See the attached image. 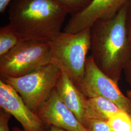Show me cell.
<instances>
[{
	"label": "cell",
	"instance_id": "6da1fadb",
	"mask_svg": "<svg viewBox=\"0 0 131 131\" xmlns=\"http://www.w3.org/2000/svg\"><path fill=\"white\" fill-rule=\"evenodd\" d=\"M129 1L114 17L99 20L91 28V56L99 68L117 83L130 56L127 27Z\"/></svg>",
	"mask_w": 131,
	"mask_h": 131
},
{
	"label": "cell",
	"instance_id": "7a4b0ae2",
	"mask_svg": "<svg viewBox=\"0 0 131 131\" xmlns=\"http://www.w3.org/2000/svg\"><path fill=\"white\" fill-rule=\"evenodd\" d=\"M8 7V24L23 41L50 42L69 14L54 0H12Z\"/></svg>",
	"mask_w": 131,
	"mask_h": 131
},
{
	"label": "cell",
	"instance_id": "3957f363",
	"mask_svg": "<svg viewBox=\"0 0 131 131\" xmlns=\"http://www.w3.org/2000/svg\"><path fill=\"white\" fill-rule=\"evenodd\" d=\"M50 63L65 73L76 85L83 78L91 45V28L78 33L61 32L51 40Z\"/></svg>",
	"mask_w": 131,
	"mask_h": 131
},
{
	"label": "cell",
	"instance_id": "277c9868",
	"mask_svg": "<svg viewBox=\"0 0 131 131\" xmlns=\"http://www.w3.org/2000/svg\"><path fill=\"white\" fill-rule=\"evenodd\" d=\"M50 64L49 42L25 40L0 57L1 79L27 75Z\"/></svg>",
	"mask_w": 131,
	"mask_h": 131
},
{
	"label": "cell",
	"instance_id": "5b68a950",
	"mask_svg": "<svg viewBox=\"0 0 131 131\" xmlns=\"http://www.w3.org/2000/svg\"><path fill=\"white\" fill-rule=\"evenodd\" d=\"M61 72L50 63L23 76L1 80L14 89L28 107L36 113L56 88Z\"/></svg>",
	"mask_w": 131,
	"mask_h": 131
},
{
	"label": "cell",
	"instance_id": "8992f818",
	"mask_svg": "<svg viewBox=\"0 0 131 131\" xmlns=\"http://www.w3.org/2000/svg\"><path fill=\"white\" fill-rule=\"evenodd\" d=\"M76 85L87 98L107 99L131 115V100L122 93L117 83L99 68L91 55L86 61L84 77Z\"/></svg>",
	"mask_w": 131,
	"mask_h": 131
},
{
	"label": "cell",
	"instance_id": "52a82bcc",
	"mask_svg": "<svg viewBox=\"0 0 131 131\" xmlns=\"http://www.w3.org/2000/svg\"><path fill=\"white\" fill-rule=\"evenodd\" d=\"M129 0H91L78 13L72 16L66 25L65 33H78L91 28L101 19H111Z\"/></svg>",
	"mask_w": 131,
	"mask_h": 131
},
{
	"label": "cell",
	"instance_id": "ba28073f",
	"mask_svg": "<svg viewBox=\"0 0 131 131\" xmlns=\"http://www.w3.org/2000/svg\"><path fill=\"white\" fill-rule=\"evenodd\" d=\"M1 108L13 116L23 127L24 131H49L48 125L24 103L11 86L0 80Z\"/></svg>",
	"mask_w": 131,
	"mask_h": 131
},
{
	"label": "cell",
	"instance_id": "9c48e42d",
	"mask_svg": "<svg viewBox=\"0 0 131 131\" xmlns=\"http://www.w3.org/2000/svg\"><path fill=\"white\" fill-rule=\"evenodd\" d=\"M36 113L49 126L58 127L68 131H88L62 102L56 88Z\"/></svg>",
	"mask_w": 131,
	"mask_h": 131
},
{
	"label": "cell",
	"instance_id": "30bf717a",
	"mask_svg": "<svg viewBox=\"0 0 131 131\" xmlns=\"http://www.w3.org/2000/svg\"><path fill=\"white\" fill-rule=\"evenodd\" d=\"M56 89L62 102L86 128L90 119L86 113L88 98L64 72H61Z\"/></svg>",
	"mask_w": 131,
	"mask_h": 131
},
{
	"label": "cell",
	"instance_id": "8fae6325",
	"mask_svg": "<svg viewBox=\"0 0 131 131\" xmlns=\"http://www.w3.org/2000/svg\"><path fill=\"white\" fill-rule=\"evenodd\" d=\"M121 110L111 101L102 97L88 99L86 113L90 119L107 122L109 118Z\"/></svg>",
	"mask_w": 131,
	"mask_h": 131
},
{
	"label": "cell",
	"instance_id": "7c38bea8",
	"mask_svg": "<svg viewBox=\"0 0 131 131\" xmlns=\"http://www.w3.org/2000/svg\"><path fill=\"white\" fill-rule=\"evenodd\" d=\"M23 41L19 35L7 24L0 28V57Z\"/></svg>",
	"mask_w": 131,
	"mask_h": 131
},
{
	"label": "cell",
	"instance_id": "4fadbf2b",
	"mask_svg": "<svg viewBox=\"0 0 131 131\" xmlns=\"http://www.w3.org/2000/svg\"><path fill=\"white\" fill-rule=\"evenodd\" d=\"M107 122L113 131H131V115L122 110L110 117Z\"/></svg>",
	"mask_w": 131,
	"mask_h": 131
},
{
	"label": "cell",
	"instance_id": "5bb4252c",
	"mask_svg": "<svg viewBox=\"0 0 131 131\" xmlns=\"http://www.w3.org/2000/svg\"><path fill=\"white\" fill-rule=\"evenodd\" d=\"M64 7L72 16L78 13L89 4L91 0H54Z\"/></svg>",
	"mask_w": 131,
	"mask_h": 131
},
{
	"label": "cell",
	"instance_id": "9a60e30c",
	"mask_svg": "<svg viewBox=\"0 0 131 131\" xmlns=\"http://www.w3.org/2000/svg\"><path fill=\"white\" fill-rule=\"evenodd\" d=\"M127 27L130 44V56L128 65L124 69V72L127 81L131 85V0H130L128 3V10L127 18Z\"/></svg>",
	"mask_w": 131,
	"mask_h": 131
},
{
	"label": "cell",
	"instance_id": "2e32d148",
	"mask_svg": "<svg viewBox=\"0 0 131 131\" xmlns=\"http://www.w3.org/2000/svg\"><path fill=\"white\" fill-rule=\"evenodd\" d=\"M85 128L88 131H113L107 122L96 119H90Z\"/></svg>",
	"mask_w": 131,
	"mask_h": 131
},
{
	"label": "cell",
	"instance_id": "e0dca14e",
	"mask_svg": "<svg viewBox=\"0 0 131 131\" xmlns=\"http://www.w3.org/2000/svg\"><path fill=\"white\" fill-rule=\"evenodd\" d=\"M11 115L1 108L0 110V131H10L8 123Z\"/></svg>",
	"mask_w": 131,
	"mask_h": 131
},
{
	"label": "cell",
	"instance_id": "ac0fdd59",
	"mask_svg": "<svg viewBox=\"0 0 131 131\" xmlns=\"http://www.w3.org/2000/svg\"><path fill=\"white\" fill-rule=\"evenodd\" d=\"M12 0H0V13H3Z\"/></svg>",
	"mask_w": 131,
	"mask_h": 131
},
{
	"label": "cell",
	"instance_id": "d6986e66",
	"mask_svg": "<svg viewBox=\"0 0 131 131\" xmlns=\"http://www.w3.org/2000/svg\"><path fill=\"white\" fill-rule=\"evenodd\" d=\"M20 131H24L20 129ZM49 131H68L65 129H63L61 128L58 127L54 126H50Z\"/></svg>",
	"mask_w": 131,
	"mask_h": 131
},
{
	"label": "cell",
	"instance_id": "ffe728a7",
	"mask_svg": "<svg viewBox=\"0 0 131 131\" xmlns=\"http://www.w3.org/2000/svg\"><path fill=\"white\" fill-rule=\"evenodd\" d=\"M127 97L131 100V89L127 91Z\"/></svg>",
	"mask_w": 131,
	"mask_h": 131
},
{
	"label": "cell",
	"instance_id": "44dd1931",
	"mask_svg": "<svg viewBox=\"0 0 131 131\" xmlns=\"http://www.w3.org/2000/svg\"><path fill=\"white\" fill-rule=\"evenodd\" d=\"M12 131H20V129L18 127H14L13 128Z\"/></svg>",
	"mask_w": 131,
	"mask_h": 131
}]
</instances>
